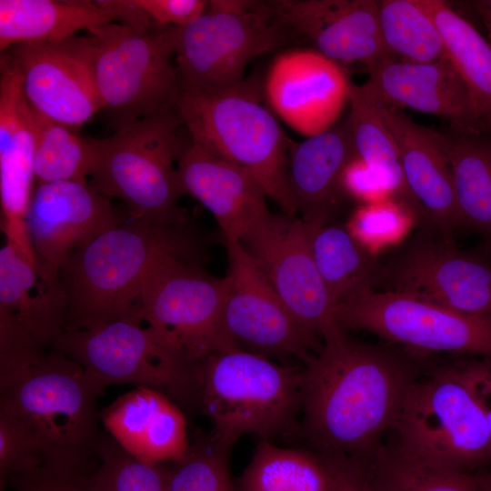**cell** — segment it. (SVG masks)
I'll use <instances>...</instances> for the list:
<instances>
[{
    "label": "cell",
    "instance_id": "e575fe53",
    "mask_svg": "<svg viewBox=\"0 0 491 491\" xmlns=\"http://www.w3.org/2000/svg\"><path fill=\"white\" fill-rule=\"evenodd\" d=\"M98 466L87 479L93 491H169V463L143 462L102 433Z\"/></svg>",
    "mask_w": 491,
    "mask_h": 491
},
{
    "label": "cell",
    "instance_id": "f6af8a7d",
    "mask_svg": "<svg viewBox=\"0 0 491 491\" xmlns=\"http://www.w3.org/2000/svg\"><path fill=\"white\" fill-rule=\"evenodd\" d=\"M475 5L487 30L488 37L491 42V0L476 1L475 2Z\"/></svg>",
    "mask_w": 491,
    "mask_h": 491
},
{
    "label": "cell",
    "instance_id": "30bf717a",
    "mask_svg": "<svg viewBox=\"0 0 491 491\" xmlns=\"http://www.w3.org/2000/svg\"><path fill=\"white\" fill-rule=\"evenodd\" d=\"M336 325L409 351L491 358V316L468 315L407 295L367 287L339 303Z\"/></svg>",
    "mask_w": 491,
    "mask_h": 491
},
{
    "label": "cell",
    "instance_id": "d590c367",
    "mask_svg": "<svg viewBox=\"0 0 491 491\" xmlns=\"http://www.w3.org/2000/svg\"><path fill=\"white\" fill-rule=\"evenodd\" d=\"M229 453L209 437L190 445L185 456L169 463V491H239L230 472Z\"/></svg>",
    "mask_w": 491,
    "mask_h": 491
},
{
    "label": "cell",
    "instance_id": "f35d334b",
    "mask_svg": "<svg viewBox=\"0 0 491 491\" xmlns=\"http://www.w3.org/2000/svg\"><path fill=\"white\" fill-rule=\"evenodd\" d=\"M49 350L28 333L12 313L0 309V376L36 363Z\"/></svg>",
    "mask_w": 491,
    "mask_h": 491
},
{
    "label": "cell",
    "instance_id": "7402d4cb",
    "mask_svg": "<svg viewBox=\"0 0 491 491\" xmlns=\"http://www.w3.org/2000/svg\"><path fill=\"white\" fill-rule=\"evenodd\" d=\"M356 87L376 105L411 108L446 120L451 128L481 132L468 90L447 57L427 64L393 59Z\"/></svg>",
    "mask_w": 491,
    "mask_h": 491
},
{
    "label": "cell",
    "instance_id": "60d3db41",
    "mask_svg": "<svg viewBox=\"0 0 491 491\" xmlns=\"http://www.w3.org/2000/svg\"><path fill=\"white\" fill-rule=\"evenodd\" d=\"M88 475L41 466L9 478L15 491H93Z\"/></svg>",
    "mask_w": 491,
    "mask_h": 491
},
{
    "label": "cell",
    "instance_id": "ee69618b",
    "mask_svg": "<svg viewBox=\"0 0 491 491\" xmlns=\"http://www.w3.org/2000/svg\"><path fill=\"white\" fill-rule=\"evenodd\" d=\"M472 378L483 403L491 436V358L468 363Z\"/></svg>",
    "mask_w": 491,
    "mask_h": 491
},
{
    "label": "cell",
    "instance_id": "8fae6325",
    "mask_svg": "<svg viewBox=\"0 0 491 491\" xmlns=\"http://www.w3.org/2000/svg\"><path fill=\"white\" fill-rule=\"evenodd\" d=\"M376 287L463 314L491 316V258L419 227L386 257L378 256Z\"/></svg>",
    "mask_w": 491,
    "mask_h": 491
},
{
    "label": "cell",
    "instance_id": "e0dca14e",
    "mask_svg": "<svg viewBox=\"0 0 491 491\" xmlns=\"http://www.w3.org/2000/svg\"><path fill=\"white\" fill-rule=\"evenodd\" d=\"M267 5L290 40L307 41L337 64L359 62L369 72L396 59L381 35L378 1L272 0Z\"/></svg>",
    "mask_w": 491,
    "mask_h": 491
},
{
    "label": "cell",
    "instance_id": "9a60e30c",
    "mask_svg": "<svg viewBox=\"0 0 491 491\" xmlns=\"http://www.w3.org/2000/svg\"><path fill=\"white\" fill-rule=\"evenodd\" d=\"M239 242L305 329L322 338L336 325V306L316 266L308 233L299 216L269 210Z\"/></svg>",
    "mask_w": 491,
    "mask_h": 491
},
{
    "label": "cell",
    "instance_id": "603a6c76",
    "mask_svg": "<svg viewBox=\"0 0 491 491\" xmlns=\"http://www.w3.org/2000/svg\"><path fill=\"white\" fill-rule=\"evenodd\" d=\"M176 171L185 195L195 197L213 215L225 242L240 241L269 211L268 196L249 171L210 153L187 132L182 135Z\"/></svg>",
    "mask_w": 491,
    "mask_h": 491
},
{
    "label": "cell",
    "instance_id": "6da1fadb",
    "mask_svg": "<svg viewBox=\"0 0 491 491\" xmlns=\"http://www.w3.org/2000/svg\"><path fill=\"white\" fill-rule=\"evenodd\" d=\"M426 363L421 354L359 341L331 326L321 350L302 369L298 430L309 450L369 464L395 430Z\"/></svg>",
    "mask_w": 491,
    "mask_h": 491
},
{
    "label": "cell",
    "instance_id": "8992f818",
    "mask_svg": "<svg viewBox=\"0 0 491 491\" xmlns=\"http://www.w3.org/2000/svg\"><path fill=\"white\" fill-rule=\"evenodd\" d=\"M140 313L98 328L64 331L51 349L75 360L103 387L131 384L172 399L183 411L201 412L203 360Z\"/></svg>",
    "mask_w": 491,
    "mask_h": 491
},
{
    "label": "cell",
    "instance_id": "ffe728a7",
    "mask_svg": "<svg viewBox=\"0 0 491 491\" xmlns=\"http://www.w3.org/2000/svg\"><path fill=\"white\" fill-rule=\"evenodd\" d=\"M35 125L21 73L7 52L0 58V202L5 239L29 250L25 216L34 192Z\"/></svg>",
    "mask_w": 491,
    "mask_h": 491
},
{
    "label": "cell",
    "instance_id": "5bb4252c",
    "mask_svg": "<svg viewBox=\"0 0 491 491\" xmlns=\"http://www.w3.org/2000/svg\"><path fill=\"white\" fill-rule=\"evenodd\" d=\"M225 246L228 266L222 327L225 336L245 351L268 358L293 356L306 366L321 350L322 342L298 323L239 241Z\"/></svg>",
    "mask_w": 491,
    "mask_h": 491
},
{
    "label": "cell",
    "instance_id": "cb8c5ba5",
    "mask_svg": "<svg viewBox=\"0 0 491 491\" xmlns=\"http://www.w3.org/2000/svg\"><path fill=\"white\" fill-rule=\"evenodd\" d=\"M100 415L106 434L143 462H175L189 450L185 412L156 390L135 387L115 399Z\"/></svg>",
    "mask_w": 491,
    "mask_h": 491
},
{
    "label": "cell",
    "instance_id": "ba28073f",
    "mask_svg": "<svg viewBox=\"0 0 491 491\" xmlns=\"http://www.w3.org/2000/svg\"><path fill=\"white\" fill-rule=\"evenodd\" d=\"M390 443L424 463L477 471L491 463L487 417L468 363L426 371L411 386Z\"/></svg>",
    "mask_w": 491,
    "mask_h": 491
},
{
    "label": "cell",
    "instance_id": "836d02e7",
    "mask_svg": "<svg viewBox=\"0 0 491 491\" xmlns=\"http://www.w3.org/2000/svg\"><path fill=\"white\" fill-rule=\"evenodd\" d=\"M35 150L34 175L36 185L61 181L89 183L94 160L93 138L77 135L73 129L34 110Z\"/></svg>",
    "mask_w": 491,
    "mask_h": 491
},
{
    "label": "cell",
    "instance_id": "1f68e13d",
    "mask_svg": "<svg viewBox=\"0 0 491 491\" xmlns=\"http://www.w3.org/2000/svg\"><path fill=\"white\" fill-rule=\"evenodd\" d=\"M371 491H481L478 470L463 471L418 461L383 445L365 466Z\"/></svg>",
    "mask_w": 491,
    "mask_h": 491
},
{
    "label": "cell",
    "instance_id": "74e56055",
    "mask_svg": "<svg viewBox=\"0 0 491 491\" xmlns=\"http://www.w3.org/2000/svg\"><path fill=\"white\" fill-rule=\"evenodd\" d=\"M44 466L42 451L29 430L14 416L0 411V487L10 477Z\"/></svg>",
    "mask_w": 491,
    "mask_h": 491
},
{
    "label": "cell",
    "instance_id": "ac0fdd59",
    "mask_svg": "<svg viewBox=\"0 0 491 491\" xmlns=\"http://www.w3.org/2000/svg\"><path fill=\"white\" fill-rule=\"evenodd\" d=\"M6 51L21 73L28 103L39 115L75 130L101 111L85 36L21 44Z\"/></svg>",
    "mask_w": 491,
    "mask_h": 491
},
{
    "label": "cell",
    "instance_id": "9c48e42d",
    "mask_svg": "<svg viewBox=\"0 0 491 491\" xmlns=\"http://www.w3.org/2000/svg\"><path fill=\"white\" fill-rule=\"evenodd\" d=\"M175 26L107 24L85 36L101 111L115 130L175 104Z\"/></svg>",
    "mask_w": 491,
    "mask_h": 491
},
{
    "label": "cell",
    "instance_id": "7a4b0ae2",
    "mask_svg": "<svg viewBox=\"0 0 491 491\" xmlns=\"http://www.w3.org/2000/svg\"><path fill=\"white\" fill-rule=\"evenodd\" d=\"M168 254L198 255L186 225L130 217L71 252L57 274L64 331L98 328L140 312L144 279Z\"/></svg>",
    "mask_w": 491,
    "mask_h": 491
},
{
    "label": "cell",
    "instance_id": "ab89813d",
    "mask_svg": "<svg viewBox=\"0 0 491 491\" xmlns=\"http://www.w3.org/2000/svg\"><path fill=\"white\" fill-rule=\"evenodd\" d=\"M342 183L348 198L361 205L393 198L392 190L384 176L358 156L345 168Z\"/></svg>",
    "mask_w": 491,
    "mask_h": 491
},
{
    "label": "cell",
    "instance_id": "277c9868",
    "mask_svg": "<svg viewBox=\"0 0 491 491\" xmlns=\"http://www.w3.org/2000/svg\"><path fill=\"white\" fill-rule=\"evenodd\" d=\"M262 98V85L245 79L224 89L179 85L175 104L195 142L249 171L282 212L297 215L289 185V159L296 142Z\"/></svg>",
    "mask_w": 491,
    "mask_h": 491
},
{
    "label": "cell",
    "instance_id": "5b68a950",
    "mask_svg": "<svg viewBox=\"0 0 491 491\" xmlns=\"http://www.w3.org/2000/svg\"><path fill=\"white\" fill-rule=\"evenodd\" d=\"M183 125L176 104L125 125L105 138H93L90 185L122 201L130 218L157 225H184L185 195L176 171Z\"/></svg>",
    "mask_w": 491,
    "mask_h": 491
},
{
    "label": "cell",
    "instance_id": "4fadbf2b",
    "mask_svg": "<svg viewBox=\"0 0 491 491\" xmlns=\"http://www.w3.org/2000/svg\"><path fill=\"white\" fill-rule=\"evenodd\" d=\"M227 281L206 274L197 256L168 254L146 274L140 296L144 322L170 333L195 357L238 348L222 327Z\"/></svg>",
    "mask_w": 491,
    "mask_h": 491
},
{
    "label": "cell",
    "instance_id": "52a82bcc",
    "mask_svg": "<svg viewBox=\"0 0 491 491\" xmlns=\"http://www.w3.org/2000/svg\"><path fill=\"white\" fill-rule=\"evenodd\" d=\"M302 369L240 348L205 357L201 412L212 423L210 440L231 450L243 436L272 441L297 431Z\"/></svg>",
    "mask_w": 491,
    "mask_h": 491
},
{
    "label": "cell",
    "instance_id": "484cf974",
    "mask_svg": "<svg viewBox=\"0 0 491 491\" xmlns=\"http://www.w3.org/2000/svg\"><path fill=\"white\" fill-rule=\"evenodd\" d=\"M115 18L108 0H0V50L65 40Z\"/></svg>",
    "mask_w": 491,
    "mask_h": 491
},
{
    "label": "cell",
    "instance_id": "d6a6232c",
    "mask_svg": "<svg viewBox=\"0 0 491 491\" xmlns=\"http://www.w3.org/2000/svg\"><path fill=\"white\" fill-rule=\"evenodd\" d=\"M378 10L384 43L396 59L427 64L447 57L439 29L415 0H380Z\"/></svg>",
    "mask_w": 491,
    "mask_h": 491
},
{
    "label": "cell",
    "instance_id": "44dd1931",
    "mask_svg": "<svg viewBox=\"0 0 491 491\" xmlns=\"http://www.w3.org/2000/svg\"><path fill=\"white\" fill-rule=\"evenodd\" d=\"M376 106L396 145L405 182L418 210V226L454 242L462 222L437 131L414 122L400 109Z\"/></svg>",
    "mask_w": 491,
    "mask_h": 491
},
{
    "label": "cell",
    "instance_id": "f546056e",
    "mask_svg": "<svg viewBox=\"0 0 491 491\" xmlns=\"http://www.w3.org/2000/svg\"><path fill=\"white\" fill-rule=\"evenodd\" d=\"M319 275L336 306L373 287L378 256L364 247L346 225H306Z\"/></svg>",
    "mask_w": 491,
    "mask_h": 491
},
{
    "label": "cell",
    "instance_id": "4316f807",
    "mask_svg": "<svg viewBox=\"0 0 491 491\" xmlns=\"http://www.w3.org/2000/svg\"><path fill=\"white\" fill-rule=\"evenodd\" d=\"M438 140L452 175L462 227L483 241L491 258V135L451 128Z\"/></svg>",
    "mask_w": 491,
    "mask_h": 491
},
{
    "label": "cell",
    "instance_id": "7bdbcfd3",
    "mask_svg": "<svg viewBox=\"0 0 491 491\" xmlns=\"http://www.w3.org/2000/svg\"><path fill=\"white\" fill-rule=\"evenodd\" d=\"M325 458L333 471L334 491H371L366 469L362 464L344 457Z\"/></svg>",
    "mask_w": 491,
    "mask_h": 491
},
{
    "label": "cell",
    "instance_id": "83f0119b",
    "mask_svg": "<svg viewBox=\"0 0 491 491\" xmlns=\"http://www.w3.org/2000/svg\"><path fill=\"white\" fill-rule=\"evenodd\" d=\"M415 2L439 29L446 56L468 90L480 131L491 135V44L446 2Z\"/></svg>",
    "mask_w": 491,
    "mask_h": 491
},
{
    "label": "cell",
    "instance_id": "3957f363",
    "mask_svg": "<svg viewBox=\"0 0 491 491\" xmlns=\"http://www.w3.org/2000/svg\"><path fill=\"white\" fill-rule=\"evenodd\" d=\"M103 387L82 366L50 349L36 363L0 376V411L38 444L44 466L89 475L102 433Z\"/></svg>",
    "mask_w": 491,
    "mask_h": 491
},
{
    "label": "cell",
    "instance_id": "7c38bea8",
    "mask_svg": "<svg viewBox=\"0 0 491 491\" xmlns=\"http://www.w3.org/2000/svg\"><path fill=\"white\" fill-rule=\"evenodd\" d=\"M179 85L224 89L243 82L249 63L290 41L266 1L242 11L205 9L190 24L175 26Z\"/></svg>",
    "mask_w": 491,
    "mask_h": 491
},
{
    "label": "cell",
    "instance_id": "d4e9b609",
    "mask_svg": "<svg viewBox=\"0 0 491 491\" xmlns=\"http://www.w3.org/2000/svg\"><path fill=\"white\" fill-rule=\"evenodd\" d=\"M356 156L346 119L295 144L289 159V185L296 215L306 225L329 224L349 199L343 187V173Z\"/></svg>",
    "mask_w": 491,
    "mask_h": 491
},
{
    "label": "cell",
    "instance_id": "d6986e66",
    "mask_svg": "<svg viewBox=\"0 0 491 491\" xmlns=\"http://www.w3.org/2000/svg\"><path fill=\"white\" fill-rule=\"evenodd\" d=\"M350 83L339 64L314 49L296 48L274 58L262 86L272 112L307 138L337 123Z\"/></svg>",
    "mask_w": 491,
    "mask_h": 491
},
{
    "label": "cell",
    "instance_id": "8d00e7d4",
    "mask_svg": "<svg viewBox=\"0 0 491 491\" xmlns=\"http://www.w3.org/2000/svg\"><path fill=\"white\" fill-rule=\"evenodd\" d=\"M417 224L413 211L393 198L361 205L346 225L353 236L368 251L377 252L403 242Z\"/></svg>",
    "mask_w": 491,
    "mask_h": 491
},
{
    "label": "cell",
    "instance_id": "4dcf8cb0",
    "mask_svg": "<svg viewBox=\"0 0 491 491\" xmlns=\"http://www.w3.org/2000/svg\"><path fill=\"white\" fill-rule=\"evenodd\" d=\"M348 104L350 111L346 121L357 156L384 176L393 198L410 208L418 221V210L407 190L396 145L376 106L366 100L352 82Z\"/></svg>",
    "mask_w": 491,
    "mask_h": 491
},
{
    "label": "cell",
    "instance_id": "2e32d148",
    "mask_svg": "<svg viewBox=\"0 0 491 491\" xmlns=\"http://www.w3.org/2000/svg\"><path fill=\"white\" fill-rule=\"evenodd\" d=\"M129 218L89 183L61 181L35 186L25 225L45 287L59 294L58 270L66 256Z\"/></svg>",
    "mask_w": 491,
    "mask_h": 491
},
{
    "label": "cell",
    "instance_id": "f1b7e54d",
    "mask_svg": "<svg viewBox=\"0 0 491 491\" xmlns=\"http://www.w3.org/2000/svg\"><path fill=\"white\" fill-rule=\"evenodd\" d=\"M239 491H334L328 461L311 450L280 447L259 440L235 480Z\"/></svg>",
    "mask_w": 491,
    "mask_h": 491
},
{
    "label": "cell",
    "instance_id": "b9f144b4",
    "mask_svg": "<svg viewBox=\"0 0 491 491\" xmlns=\"http://www.w3.org/2000/svg\"><path fill=\"white\" fill-rule=\"evenodd\" d=\"M160 26H184L201 15L207 6L204 0H134Z\"/></svg>",
    "mask_w": 491,
    "mask_h": 491
},
{
    "label": "cell",
    "instance_id": "bcb514c9",
    "mask_svg": "<svg viewBox=\"0 0 491 491\" xmlns=\"http://www.w3.org/2000/svg\"><path fill=\"white\" fill-rule=\"evenodd\" d=\"M481 491H491V471L486 469L478 470Z\"/></svg>",
    "mask_w": 491,
    "mask_h": 491
}]
</instances>
